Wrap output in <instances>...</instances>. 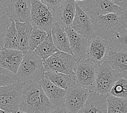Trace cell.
Masks as SVG:
<instances>
[{
    "mask_svg": "<svg viewBox=\"0 0 127 113\" xmlns=\"http://www.w3.org/2000/svg\"></svg>",
    "mask_w": 127,
    "mask_h": 113,
    "instance_id": "obj_39",
    "label": "cell"
},
{
    "mask_svg": "<svg viewBox=\"0 0 127 113\" xmlns=\"http://www.w3.org/2000/svg\"><path fill=\"white\" fill-rule=\"evenodd\" d=\"M92 92V91L77 83L66 90L64 107L71 113H78Z\"/></svg>",
    "mask_w": 127,
    "mask_h": 113,
    "instance_id": "obj_10",
    "label": "cell"
},
{
    "mask_svg": "<svg viewBox=\"0 0 127 113\" xmlns=\"http://www.w3.org/2000/svg\"><path fill=\"white\" fill-rule=\"evenodd\" d=\"M6 14L15 22L29 21L31 15V0H11Z\"/></svg>",
    "mask_w": 127,
    "mask_h": 113,
    "instance_id": "obj_14",
    "label": "cell"
},
{
    "mask_svg": "<svg viewBox=\"0 0 127 113\" xmlns=\"http://www.w3.org/2000/svg\"><path fill=\"white\" fill-rule=\"evenodd\" d=\"M121 20V27L127 28V3L124 7L119 12Z\"/></svg>",
    "mask_w": 127,
    "mask_h": 113,
    "instance_id": "obj_32",
    "label": "cell"
},
{
    "mask_svg": "<svg viewBox=\"0 0 127 113\" xmlns=\"http://www.w3.org/2000/svg\"><path fill=\"white\" fill-rule=\"evenodd\" d=\"M19 82L16 74L0 67V88Z\"/></svg>",
    "mask_w": 127,
    "mask_h": 113,
    "instance_id": "obj_29",
    "label": "cell"
},
{
    "mask_svg": "<svg viewBox=\"0 0 127 113\" xmlns=\"http://www.w3.org/2000/svg\"><path fill=\"white\" fill-rule=\"evenodd\" d=\"M74 1L76 2V3H78V2H82L83 1H84V0H74Z\"/></svg>",
    "mask_w": 127,
    "mask_h": 113,
    "instance_id": "obj_36",
    "label": "cell"
},
{
    "mask_svg": "<svg viewBox=\"0 0 127 113\" xmlns=\"http://www.w3.org/2000/svg\"><path fill=\"white\" fill-rule=\"evenodd\" d=\"M43 61L34 51H29L24 55L18 69L19 82L26 84L40 82L45 74Z\"/></svg>",
    "mask_w": 127,
    "mask_h": 113,
    "instance_id": "obj_2",
    "label": "cell"
},
{
    "mask_svg": "<svg viewBox=\"0 0 127 113\" xmlns=\"http://www.w3.org/2000/svg\"><path fill=\"white\" fill-rule=\"evenodd\" d=\"M53 10H57L65 0H40Z\"/></svg>",
    "mask_w": 127,
    "mask_h": 113,
    "instance_id": "obj_31",
    "label": "cell"
},
{
    "mask_svg": "<svg viewBox=\"0 0 127 113\" xmlns=\"http://www.w3.org/2000/svg\"><path fill=\"white\" fill-rule=\"evenodd\" d=\"M76 5L74 0H65L55 11L56 21L62 28L71 26L76 14Z\"/></svg>",
    "mask_w": 127,
    "mask_h": 113,
    "instance_id": "obj_18",
    "label": "cell"
},
{
    "mask_svg": "<svg viewBox=\"0 0 127 113\" xmlns=\"http://www.w3.org/2000/svg\"><path fill=\"white\" fill-rule=\"evenodd\" d=\"M29 22L33 28L44 30L47 33L57 22L55 11L40 0H31V15Z\"/></svg>",
    "mask_w": 127,
    "mask_h": 113,
    "instance_id": "obj_3",
    "label": "cell"
},
{
    "mask_svg": "<svg viewBox=\"0 0 127 113\" xmlns=\"http://www.w3.org/2000/svg\"><path fill=\"white\" fill-rule=\"evenodd\" d=\"M17 113H25V112H21V111H19V112H17Z\"/></svg>",
    "mask_w": 127,
    "mask_h": 113,
    "instance_id": "obj_37",
    "label": "cell"
},
{
    "mask_svg": "<svg viewBox=\"0 0 127 113\" xmlns=\"http://www.w3.org/2000/svg\"><path fill=\"white\" fill-rule=\"evenodd\" d=\"M34 51L43 60L59 51L54 43L51 32L48 33L46 38Z\"/></svg>",
    "mask_w": 127,
    "mask_h": 113,
    "instance_id": "obj_24",
    "label": "cell"
},
{
    "mask_svg": "<svg viewBox=\"0 0 127 113\" xmlns=\"http://www.w3.org/2000/svg\"><path fill=\"white\" fill-rule=\"evenodd\" d=\"M26 83L17 82L0 88V109L4 113H17L19 107L21 94Z\"/></svg>",
    "mask_w": 127,
    "mask_h": 113,
    "instance_id": "obj_5",
    "label": "cell"
},
{
    "mask_svg": "<svg viewBox=\"0 0 127 113\" xmlns=\"http://www.w3.org/2000/svg\"><path fill=\"white\" fill-rule=\"evenodd\" d=\"M53 108L39 82L27 83L23 87L20 111L27 113H48Z\"/></svg>",
    "mask_w": 127,
    "mask_h": 113,
    "instance_id": "obj_1",
    "label": "cell"
},
{
    "mask_svg": "<svg viewBox=\"0 0 127 113\" xmlns=\"http://www.w3.org/2000/svg\"><path fill=\"white\" fill-rule=\"evenodd\" d=\"M39 83L54 107L64 106L66 90L56 86L45 75Z\"/></svg>",
    "mask_w": 127,
    "mask_h": 113,
    "instance_id": "obj_17",
    "label": "cell"
},
{
    "mask_svg": "<svg viewBox=\"0 0 127 113\" xmlns=\"http://www.w3.org/2000/svg\"><path fill=\"white\" fill-rule=\"evenodd\" d=\"M107 62L121 78L127 79V52L110 50Z\"/></svg>",
    "mask_w": 127,
    "mask_h": 113,
    "instance_id": "obj_19",
    "label": "cell"
},
{
    "mask_svg": "<svg viewBox=\"0 0 127 113\" xmlns=\"http://www.w3.org/2000/svg\"><path fill=\"white\" fill-rule=\"evenodd\" d=\"M77 62L72 54L60 51L43 61L45 72L52 71L70 75H75Z\"/></svg>",
    "mask_w": 127,
    "mask_h": 113,
    "instance_id": "obj_6",
    "label": "cell"
},
{
    "mask_svg": "<svg viewBox=\"0 0 127 113\" xmlns=\"http://www.w3.org/2000/svg\"><path fill=\"white\" fill-rule=\"evenodd\" d=\"M4 112H3V111H1V109H0V113H3Z\"/></svg>",
    "mask_w": 127,
    "mask_h": 113,
    "instance_id": "obj_38",
    "label": "cell"
},
{
    "mask_svg": "<svg viewBox=\"0 0 127 113\" xmlns=\"http://www.w3.org/2000/svg\"><path fill=\"white\" fill-rule=\"evenodd\" d=\"M110 50L109 41L96 36L90 41L87 58L99 66L106 62Z\"/></svg>",
    "mask_w": 127,
    "mask_h": 113,
    "instance_id": "obj_11",
    "label": "cell"
},
{
    "mask_svg": "<svg viewBox=\"0 0 127 113\" xmlns=\"http://www.w3.org/2000/svg\"><path fill=\"white\" fill-rule=\"evenodd\" d=\"M45 76L56 86L68 90L77 83L75 75H70L56 71H46Z\"/></svg>",
    "mask_w": 127,
    "mask_h": 113,
    "instance_id": "obj_21",
    "label": "cell"
},
{
    "mask_svg": "<svg viewBox=\"0 0 127 113\" xmlns=\"http://www.w3.org/2000/svg\"><path fill=\"white\" fill-rule=\"evenodd\" d=\"M11 20L7 14H0V51L4 47L6 31L9 26Z\"/></svg>",
    "mask_w": 127,
    "mask_h": 113,
    "instance_id": "obj_30",
    "label": "cell"
},
{
    "mask_svg": "<svg viewBox=\"0 0 127 113\" xmlns=\"http://www.w3.org/2000/svg\"><path fill=\"white\" fill-rule=\"evenodd\" d=\"M48 113H71L64 106L54 107Z\"/></svg>",
    "mask_w": 127,
    "mask_h": 113,
    "instance_id": "obj_34",
    "label": "cell"
},
{
    "mask_svg": "<svg viewBox=\"0 0 127 113\" xmlns=\"http://www.w3.org/2000/svg\"><path fill=\"white\" fill-rule=\"evenodd\" d=\"M11 0H0V14H6L7 8Z\"/></svg>",
    "mask_w": 127,
    "mask_h": 113,
    "instance_id": "obj_33",
    "label": "cell"
},
{
    "mask_svg": "<svg viewBox=\"0 0 127 113\" xmlns=\"http://www.w3.org/2000/svg\"><path fill=\"white\" fill-rule=\"evenodd\" d=\"M23 56L21 50L3 47L0 51V67L17 74Z\"/></svg>",
    "mask_w": 127,
    "mask_h": 113,
    "instance_id": "obj_15",
    "label": "cell"
},
{
    "mask_svg": "<svg viewBox=\"0 0 127 113\" xmlns=\"http://www.w3.org/2000/svg\"><path fill=\"white\" fill-rule=\"evenodd\" d=\"M108 95L92 91L78 113H107Z\"/></svg>",
    "mask_w": 127,
    "mask_h": 113,
    "instance_id": "obj_16",
    "label": "cell"
},
{
    "mask_svg": "<svg viewBox=\"0 0 127 113\" xmlns=\"http://www.w3.org/2000/svg\"><path fill=\"white\" fill-rule=\"evenodd\" d=\"M109 94L121 98H127V79L119 78Z\"/></svg>",
    "mask_w": 127,
    "mask_h": 113,
    "instance_id": "obj_28",
    "label": "cell"
},
{
    "mask_svg": "<svg viewBox=\"0 0 127 113\" xmlns=\"http://www.w3.org/2000/svg\"><path fill=\"white\" fill-rule=\"evenodd\" d=\"M77 3L90 19L100 15L117 13L122 9L110 0H84Z\"/></svg>",
    "mask_w": 127,
    "mask_h": 113,
    "instance_id": "obj_9",
    "label": "cell"
},
{
    "mask_svg": "<svg viewBox=\"0 0 127 113\" xmlns=\"http://www.w3.org/2000/svg\"><path fill=\"white\" fill-rule=\"evenodd\" d=\"M109 43L111 50L127 52V28L120 27Z\"/></svg>",
    "mask_w": 127,
    "mask_h": 113,
    "instance_id": "obj_23",
    "label": "cell"
},
{
    "mask_svg": "<svg viewBox=\"0 0 127 113\" xmlns=\"http://www.w3.org/2000/svg\"><path fill=\"white\" fill-rule=\"evenodd\" d=\"M4 47L10 49L21 50L15 22L13 20H11L10 25L6 31Z\"/></svg>",
    "mask_w": 127,
    "mask_h": 113,
    "instance_id": "obj_25",
    "label": "cell"
},
{
    "mask_svg": "<svg viewBox=\"0 0 127 113\" xmlns=\"http://www.w3.org/2000/svg\"><path fill=\"white\" fill-rule=\"evenodd\" d=\"M67 33L69 40L71 53L77 62L87 59V54L90 40L78 34L71 27L64 29Z\"/></svg>",
    "mask_w": 127,
    "mask_h": 113,
    "instance_id": "obj_13",
    "label": "cell"
},
{
    "mask_svg": "<svg viewBox=\"0 0 127 113\" xmlns=\"http://www.w3.org/2000/svg\"><path fill=\"white\" fill-rule=\"evenodd\" d=\"M110 1L122 8L125 7L127 3V0H110Z\"/></svg>",
    "mask_w": 127,
    "mask_h": 113,
    "instance_id": "obj_35",
    "label": "cell"
},
{
    "mask_svg": "<svg viewBox=\"0 0 127 113\" xmlns=\"http://www.w3.org/2000/svg\"><path fill=\"white\" fill-rule=\"evenodd\" d=\"M107 113H127V98L117 97L108 94Z\"/></svg>",
    "mask_w": 127,
    "mask_h": 113,
    "instance_id": "obj_26",
    "label": "cell"
},
{
    "mask_svg": "<svg viewBox=\"0 0 127 113\" xmlns=\"http://www.w3.org/2000/svg\"><path fill=\"white\" fill-rule=\"evenodd\" d=\"M21 50L25 55L29 51V41L33 29L29 21L26 22H15Z\"/></svg>",
    "mask_w": 127,
    "mask_h": 113,
    "instance_id": "obj_22",
    "label": "cell"
},
{
    "mask_svg": "<svg viewBox=\"0 0 127 113\" xmlns=\"http://www.w3.org/2000/svg\"><path fill=\"white\" fill-rule=\"evenodd\" d=\"M48 33L44 30L34 28L29 41V51H34L46 38Z\"/></svg>",
    "mask_w": 127,
    "mask_h": 113,
    "instance_id": "obj_27",
    "label": "cell"
},
{
    "mask_svg": "<svg viewBox=\"0 0 127 113\" xmlns=\"http://www.w3.org/2000/svg\"><path fill=\"white\" fill-rule=\"evenodd\" d=\"M97 68V66L87 58L78 61L74 69L77 83L90 91H94Z\"/></svg>",
    "mask_w": 127,
    "mask_h": 113,
    "instance_id": "obj_8",
    "label": "cell"
},
{
    "mask_svg": "<svg viewBox=\"0 0 127 113\" xmlns=\"http://www.w3.org/2000/svg\"><path fill=\"white\" fill-rule=\"evenodd\" d=\"M120 78L106 61L97 68L95 91L102 95H108Z\"/></svg>",
    "mask_w": 127,
    "mask_h": 113,
    "instance_id": "obj_7",
    "label": "cell"
},
{
    "mask_svg": "<svg viewBox=\"0 0 127 113\" xmlns=\"http://www.w3.org/2000/svg\"><path fill=\"white\" fill-rule=\"evenodd\" d=\"M51 33L53 42L57 49L60 51L71 54L68 35L57 22L52 27Z\"/></svg>",
    "mask_w": 127,
    "mask_h": 113,
    "instance_id": "obj_20",
    "label": "cell"
},
{
    "mask_svg": "<svg viewBox=\"0 0 127 113\" xmlns=\"http://www.w3.org/2000/svg\"><path fill=\"white\" fill-rule=\"evenodd\" d=\"M71 27L78 34L89 40L96 36L90 17L77 3L76 14Z\"/></svg>",
    "mask_w": 127,
    "mask_h": 113,
    "instance_id": "obj_12",
    "label": "cell"
},
{
    "mask_svg": "<svg viewBox=\"0 0 127 113\" xmlns=\"http://www.w3.org/2000/svg\"><path fill=\"white\" fill-rule=\"evenodd\" d=\"M90 19L96 36L108 41L122 26L119 13L98 15Z\"/></svg>",
    "mask_w": 127,
    "mask_h": 113,
    "instance_id": "obj_4",
    "label": "cell"
}]
</instances>
